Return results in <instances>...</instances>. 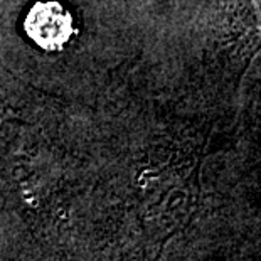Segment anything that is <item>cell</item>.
Listing matches in <instances>:
<instances>
[{
	"label": "cell",
	"mask_w": 261,
	"mask_h": 261,
	"mask_svg": "<svg viewBox=\"0 0 261 261\" xmlns=\"http://www.w3.org/2000/svg\"><path fill=\"white\" fill-rule=\"evenodd\" d=\"M24 31L44 51H61L74 32L73 17L56 0H41L27 12Z\"/></svg>",
	"instance_id": "1"
}]
</instances>
